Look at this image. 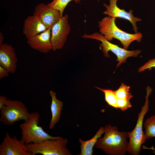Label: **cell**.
Masks as SVG:
<instances>
[{
  "label": "cell",
  "mask_w": 155,
  "mask_h": 155,
  "mask_svg": "<svg viewBox=\"0 0 155 155\" xmlns=\"http://www.w3.org/2000/svg\"><path fill=\"white\" fill-rule=\"evenodd\" d=\"M103 137L98 139L95 147L109 155H124L127 152L128 132L119 131L117 127L110 124L104 127Z\"/></svg>",
  "instance_id": "6da1fadb"
},
{
  "label": "cell",
  "mask_w": 155,
  "mask_h": 155,
  "mask_svg": "<svg viewBox=\"0 0 155 155\" xmlns=\"http://www.w3.org/2000/svg\"><path fill=\"white\" fill-rule=\"evenodd\" d=\"M115 19L107 16L103 18L98 22L99 32L106 39L109 41L113 38L117 39L126 49H127L132 42L141 41L143 37L142 33L138 32L130 34L122 30L116 25Z\"/></svg>",
  "instance_id": "7a4b0ae2"
},
{
  "label": "cell",
  "mask_w": 155,
  "mask_h": 155,
  "mask_svg": "<svg viewBox=\"0 0 155 155\" xmlns=\"http://www.w3.org/2000/svg\"><path fill=\"white\" fill-rule=\"evenodd\" d=\"M40 115L38 112L30 113L28 120L21 123L19 127L21 130V139L26 144L37 143L48 139L62 138L60 135L53 136L46 132L38 124Z\"/></svg>",
  "instance_id": "3957f363"
},
{
  "label": "cell",
  "mask_w": 155,
  "mask_h": 155,
  "mask_svg": "<svg viewBox=\"0 0 155 155\" xmlns=\"http://www.w3.org/2000/svg\"><path fill=\"white\" fill-rule=\"evenodd\" d=\"M146 90V94L145 103L138 114L135 126L131 131L128 132L129 141L127 152L131 155H138L140 154L142 145L146 140L143 129V121L144 117L149 110L148 98L152 92V89L150 87L147 86Z\"/></svg>",
  "instance_id": "277c9868"
},
{
  "label": "cell",
  "mask_w": 155,
  "mask_h": 155,
  "mask_svg": "<svg viewBox=\"0 0 155 155\" xmlns=\"http://www.w3.org/2000/svg\"><path fill=\"white\" fill-rule=\"evenodd\" d=\"M68 141L67 138L48 139L37 143L26 144L30 155H71L67 147Z\"/></svg>",
  "instance_id": "5b68a950"
},
{
  "label": "cell",
  "mask_w": 155,
  "mask_h": 155,
  "mask_svg": "<svg viewBox=\"0 0 155 155\" xmlns=\"http://www.w3.org/2000/svg\"><path fill=\"white\" fill-rule=\"evenodd\" d=\"M82 37L85 38H90L100 41V46L102 51L105 57H109L108 52L110 51L114 53L117 57L118 62L117 67H119L125 63L127 59L130 57H136L140 54L141 51L139 50L129 51L124 48H121L117 45L111 42L106 39L101 33L95 32L91 34H84Z\"/></svg>",
  "instance_id": "8992f818"
},
{
  "label": "cell",
  "mask_w": 155,
  "mask_h": 155,
  "mask_svg": "<svg viewBox=\"0 0 155 155\" xmlns=\"http://www.w3.org/2000/svg\"><path fill=\"white\" fill-rule=\"evenodd\" d=\"M0 110V121L8 126L12 125L20 120L27 121L30 113L22 102L10 99H7Z\"/></svg>",
  "instance_id": "52a82bcc"
},
{
  "label": "cell",
  "mask_w": 155,
  "mask_h": 155,
  "mask_svg": "<svg viewBox=\"0 0 155 155\" xmlns=\"http://www.w3.org/2000/svg\"><path fill=\"white\" fill-rule=\"evenodd\" d=\"M70 30L68 15L65 14L51 28V42L52 50L55 51L60 49L63 47Z\"/></svg>",
  "instance_id": "ba28073f"
},
{
  "label": "cell",
  "mask_w": 155,
  "mask_h": 155,
  "mask_svg": "<svg viewBox=\"0 0 155 155\" xmlns=\"http://www.w3.org/2000/svg\"><path fill=\"white\" fill-rule=\"evenodd\" d=\"M0 155H30L23 140H18L16 136L11 137L6 132L3 140L0 144Z\"/></svg>",
  "instance_id": "9c48e42d"
},
{
  "label": "cell",
  "mask_w": 155,
  "mask_h": 155,
  "mask_svg": "<svg viewBox=\"0 0 155 155\" xmlns=\"http://www.w3.org/2000/svg\"><path fill=\"white\" fill-rule=\"evenodd\" d=\"M109 0V5L105 3L103 4L106 10L103 13L112 18H120L129 21L132 25L133 30L135 33L138 32V28L136 22L141 21V19L134 16L132 13L133 10L131 9L129 12H127L124 9H121L117 5L118 0Z\"/></svg>",
  "instance_id": "30bf717a"
},
{
  "label": "cell",
  "mask_w": 155,
  "mask_h": 155,
  "mask_svg": "<svg viewBox=\"0 0 155 155\" xmlns=\"http://www.w3.org/2000/svg\"><path fill=\"white\" fill-rule=\"evenodd\" d=\"M33 15L38 18L48 29L51 28L63 16L59 11L43 3H39L36 6Z\"/></svg>",
  "instance_id": "8fae6325"
},
{
  "label": "cell",
  "mask_w": 155,
  "mask_h": 155,
  "mask_svg": "<svg viewBox=\"0 0 155 155\" xmlns=\"http://www.w3.org/2000/svg\"><path fill=\"white\" fill-rule=\"evenodd\" d=\"M51 28L27 39V43L32 49L47 53L52 50L51 42Z\"/></svg>",
  "instance_id": "7c38bea8"
},
{
  "label": "cell",
  "mask_w": 155,
  "mask_h": 155,
  "mask_svg": "<svg viewBox=\"0 0 155 155\" xmlns=\"http://www.w3.org/2000/svg\"><path fill=\"white\" fill-rule=\"evenodd\" d=\"M18 61L15 49L11 45L3 43L0 45V66L13 74L16 71Z\"/></svg>",
  "instance_id": "4fadbf2b"
},
{
  "label": "cell",
  "mask_w": 155,
  "mask_h": 155,
  "mask_svg": "<svg viewBox=\"0 0 155 155\" xmlns=\"http://www.w3.org/2000/svg\"><path fill=\"white\" fill-rule=\"evenodd\" d=\"M47 29L38 18L33 15L28 16L25 19L23 33L28 39L44 32Z\"/></svg>",
  "instance_id": "5bb4252c"
},
{
  "label": "cell",
  "mask_w": 155,
  "mask_h": 155,
  "mask_svg": "<svg viewBox=\"0 0 155 155\" xmlns=\"http://www.w3.org/2000/svg\"><path fill=\"white\" fill-rule=\"evenodd\" d=\"M49 93L51 99L50 108L52 115L49 128L52 129L60 119L63 104L62 102L57 98L55 92L51 90Z\"/></svg>",
  "instance_id": "9a60e30c"
},
{
  "label": "cell",
  "mask_w": 155,
  "mask_h": 155,
  "mask_svg": "<svg viewBox=\"0 0 155 155\" xmlns=\"http://www.w3.org/2000/svg\"><path fill=\"white\" fill-rule=\"evenodd\" d=\"M104 133V127H101L94 135L91 139L84 141L80 138L78 141L80 144V153L79 155H92L93 152V148L98 140L101 137Z\"/></svg>",
  "instance_id": "2e32d148"
},
{
  "label": "cell",
  "mask_w": 155,
  "mask_h": 155,
  "mask_svg": "<svg viewBox=\"0 0 155 155\" xmlns=\"http://www.w3.org/2000/svg\"><path fill=\"white\" fill-rule=\"evenodd\" d=\"M144 126L146 140L155 138V114L146 119Z\"/></svg>",
  "instance_id": "e0dca14e"
},
{
  "label": "cell",
  "mask_w": 155,
  "mask_h": 155,
  "mask_svg": "<svg viewBox=\"0 0 155 155\" xmlns=\"http://www.w3.org/2000/svg\"><path fill=\"white\" fill-rule=\"evenodd\" d=\"M96 88L104 93L105 100L109 106L118 109L117 103L118 98L115 95V91L112 89H102L97 87Z\"/></svg>",
  "instance_id": "ac0fdd59"
},
{
  "label": "cell",
  "mask_w": 155,
  "mask_h": 155,
  "mask_svg": "<svg viewBox=\"0 0 155 155\" xmlns=\"http://www.w3.org/2000/svg\"><path fill=\"white\" fill-rule=\"evenodd\" d=\"M72 0H73L76 3H79L82 0H53L47 5L59 11L63 16L64 9L68 3Z\"/></svg>",
  "instance_id": "d6986e66"
},
{
  "label": "cell",
  "mask_w": 155,
  "mask_h": 155,
  "mask_svg": "<svg viewBox=\"0 0 155 155\" xmlns=\"http://www.w3.org/2000/svg\"><path fill=\"white\" fill-rule=\"evenodd\" d=\"M130 87L123 83L119 88L115 91V95L118 98L130 100L133 97V95L129 92Z\"/></svg>",
  "instance_id": "ffe728a7"
},
{
  "label": "cell",
  "mask_w": 155,
  "mask_h": 155,
  "mask_svg": "<svg viewBox=\"0 0 155 155\" xmlns=\"http://www.w3.org/2000/svg\"><path fill=\"white\" fill-rule=\"evenodd\" d=\"M117 103L118 109H120L123 111L132 107L131 104L129 100L117 98Z\"/></svg>",
  "instance_id": "44dd1931"
},
{
  "label": "cell",
  "mask_w": 155,
  "mask_h": 155,
  "mask_svg": "<svg viewBox=\"0 0 155 155\" xmlns=\"http://www.w3.org/2000/svg\"><path fill=\"white\" fill-rule=\"evenodd\" d=\"M153 67H155V58L151 59L144 64L138 69L139 72H140L144 71L148 69L151 70Z\"/></svg>",
  "instance_id": "7402d4cb"
},
{
  "label": "cell",
  "mask_w": 155,
  "mask_h": 155,
  "mask_svg": "<svg viewBox=\"0 0 155 155\" xmlns=\"http://www.w3.org/2000/svg\"><path fill=\"white\" fill-rule=\"evenodd\" d=\"M9 73V72L7 69L0 65V79L8 76Z\"/></svg>",
  "instance_id": "603a6c76"
},
{
  "label": "cell",
  "mask_w": 155,
  "mask_h": 155,
  "mask_svg": "<svg viewBox=\"0 0 155 155\" xmlns=\"http://www.w3.org/2000/svg\"><path fill=\"white\" fill-rule=\"evenodd\" d=\"M7 99V97L5 96H0V109L5 105V103Z\"/></svg>",
  "instance_id": "cb8c5ba5"
},
{
  "label": "cell",
  "mask_w": 155,
  "mask_h": 155,
  "mask_svg": "<svg viewBox=\"0 0 155 155\" xmlns=\"http://www.w3.org/2000/svg\"><path fill=\"white\" fill-rule=\"evenodd\" d=\"M4 41V37L2 33L0 32V45L2 44Z\"/></svg>",
  "instance_id": "d4e9b609"
},
{
  "label": "cell",
  "mask_w": 155,
  "mask_h": 155,
  "mask_svg": "<svg viewBox=\"0 0 155 155\" xmlns=\"http://www.w3.org/2000/svg\"><path fill=\"white\" fill-rule=\"evenodd\" d=\"M142 148L143 149H150L152 150H155V148H154L153 147H151V148H148V147H146L144 145H143V146H142Z\"/></svg>",
  "instance_id": "484cf974"
}]
</instances>
